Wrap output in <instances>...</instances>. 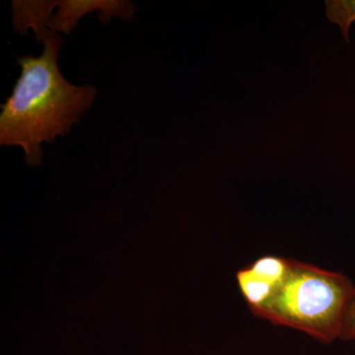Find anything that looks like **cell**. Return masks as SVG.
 Here are the masks:
<instances>
[{
    "instance_id": "obj_1",
    "label": "cell",
    "mask_w": 355,
    "mask_h": 355,
    "mask_svg": "<svg viewBox=\"0 0 355 355\" xmlns=\"http://www.w3.org/2000/svg\"><path fill=\"white\" fill-rule=\"evenodd\" d=\"M43 43L40 57L18 58L22 71L0 114V144L22 147L28 165L42 164V144L67 135L98 93L94 86L73 85L60 73L58 33H49Z\"/></svg>"
},
{
    "instance_id": "obj_2",
    "label": "cell",
    "mask_w": 355,
    "mask_h": 355,
    "mask_svg": "<svg viewBox=\"0 0 355 355\" xmlns=\"http://www.w3.org/2000/svg\"><path fill=\"white\" fill-rule=\"evenodd\" d=\"M354 295L355 286L347 275L289 259L286 277L272 295L250 310L270 323L331 343L340 338Z\"/></svg>"
},
{
    "instance_id": "obj_3",
    "label": "cell",
    "mask_w": 355,
    "mask_h": 355,
    "mask_svg": "<svg viewBox=\"0 0 355 355\" xmlns=\"http://www.w3.org/2000/svg\"><path fill=\"white\" fill-rule=\"evenodd\" d=\"M289 259L265 256L237 272V282L250 308L258 307L272 295L288 270Z\"/></svg>"
},
{
    "instance_id": "obj_4",
    "label": "cell",
    "mask_w": 355,
    "mask_h": 355,
    "mask_svg": "<svg viewBox=\"0 0 355 355\" xmlns=\"http://www.w3.org/2000/svg\"><path fill=\"white\" fill-rule=\"evenodd\" d=\"M57 7L58 13L51 18L49 28L51 32L64 34H69L84 15L93 11L99 12V19L103 23H109L114 16L130 20L135 14L132 2L121 0H60L57 1Z\"/></svg>"
},
{
    "instance_id": "obj_5",
    "label": "cell",
    "mask_w": 355,
    "mask_h": 355,
    "mask_svg": "<svg viewBox=\"0 0 355 355\" xmlns=\"http://www.w3.org/2000/svg\"><path fill=\"white\" fill-rule=\"evenodd\" d=\"M57 1H12V20L15 31L22 36L32 29L36 34L37 40L43 42L51 32L49 23L53 18V8Z\"/></svg>"
},
{
    "instance_id": "obj_6",
    "label": "cell",
    "mask_w": 355,
    "mask_h": 355,
    "mask_svg": "<svg viewBox=\"0 0 355 355\" xmlns=\"http://www.w3.org/2000/svg\"><path fill=\"white\" fill-rule=\"evenodd\" d=\"M326 15L331 23L340 26L343 38L349 44L350 26L355 22V0H327Z\"/></svg>"
},
{
    "instance_id": "obj_7",
    "label": "cell",
    "mask_w": 355,
    "mask_h": 355,
    "mask_svg": "<svg viewBox=\"0 0 355 355\" xmlns=\"http://www.w3.org/2000/svg\"><path fill=\"white\" fill-rule=\"evenodd\" d=\"M340 338L343 340H355V295L347 311Z\"/></svg>"
}]
</instances>
